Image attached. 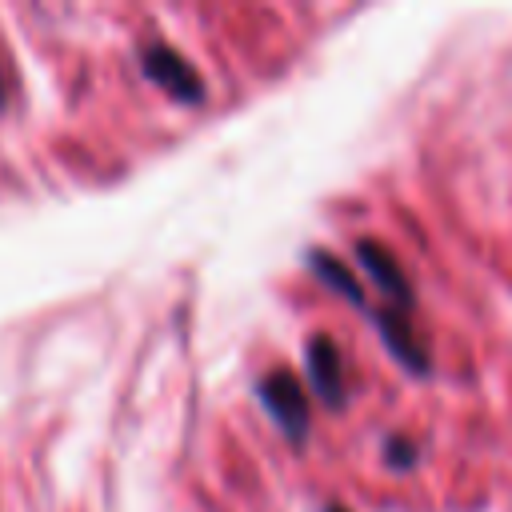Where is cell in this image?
I'll return each mask as SVG.
<instances>
[{"mask_svg": "<svg viewBox=\"0 0 512 512\" xmlns=\"http://www.w3.org/2000/svg\"><path fill=\"white\" fill-rule=\"evenodd\" d=\"M140 68H144L148 80H156V84H160L168 96H176V100L196 104V100L204 96V84H200V76L192 72V64H188L176 48H168V44H148V48L140 52Z\"/></svg>", "mask_w": 512, "mask_h": 512, "instance_id": "obj_1", "label": "cell"}, {"mask_svg": "<svg viewBox=\"0 0 512 512\" xmlns=\"http://www.w3.org/2000/svg\"><path fill=\"white\" fill-rule=\"evenodd\" d=\"M260 400L264 408L276 416V424L292 436H304L308 428V396H304V384L292 376V372H268L260 380Z\"/></svg>", "mask_w": 512, "mask_h": 512, "instance_id": "obj_2", "label": "cell"}, {"mask_svg": "<svg viewBox=\"0 0 512 512\" xmlns=\"http://www.w3.org/2000/svg\"><path fill=\"white\" fill-rule=\"evenodd\" d=\"M356 252H360V264H364V272L376 280V288L380 292H388L396 304H412V288H408V276H404V268L396 264V256L384 248V244H376V240H360L356 244Z\"/></svg>", "mask_w": 512, "mask_h": 512, "instance_id": "obj_3", "label": "cell"}, {"mask_svg": "<svg viewBox=\"0 0 512 512\" xmlns=\"http://www.w3.org/2000/svg\"><path fill=\"white\" fill-rule=\"evenodd\" d=\"M308 376H312L316 392L328 404L344 400V364H340V352H336L332 336H312L308 340Z\"/></svg>", "mask_w": 512, "mask_h": 512, "instance_id": "obj_4", "label": "cell"}, {"mask_svg": "<svg viewBox=\"0 0 512 512\" xmlns=\"http://www.w3.org/2000/svg\"><path fill=\"white\" fill-rule=\"evenodd\" d=\"M376 324H380V332H384V340H388V348H392L396 360H404L412 372H424V368H428V356H424L420 340L412 336V328H408L396 312H380Z\"/></svg>", "mask_w": 512, "mask_h": 512, "instance_id": "obj_5", "label": "cell"}, {"mask_svg": "<svg viewBox=\"0 0 512 512\" xmlns=\"http://www.w3.org/2000/svg\"><path fill=\"white\" fill-rule=\"evenodd\" d=\"M312 268H316V272H320V276H324V280H328V284H332L340 296H348L352 304H364V292H360V284L348 276V268H344L340 260H332L328 252H312Z\"/></svg>", "mask_w": 512, "mask_h": 512, "instance_id": "obj_6", "label": "cell"}, {"mask_svg": "<svg viewBox=\"0 0 512 512\" xmlns=\"http://www.w3.org/2000/svg\"><path fill=\"white\" fill-rule=\"evenodd\" d=\"M408 448H412L408 440H392V444H388V460H392V464H412V452H408Z\"/></svg>", "mask_w": 512, "mask_h": 512, "instance_id": "obj_7", "label": "cell"}, {"mask_svg": "<svg viewBox=\"0 0 512 512\" xmlns=\"http://www.w3.org/2000/svg\"><path fill=\"white\" fill-rule=\"evenodd\" d=\"M0 108H4V80H0Z\"/></svg>", "mask_w": 512, "mask_h": 512, "instance_id": "obj_8", "label": "cell"}, {"mask_svg": "<svg viewBox=\"0 0 512 512\" xmlns=\"http://www.w3.org/2000/svg\"><path fill=\"white\" fill-rule=\"evenodd\" d=\"M332 512H340V508H332Z\"/></svg>", "mask_w": 512, "mask_h": 512, "instance_id": "obj_9", "label": "cell"}]
</instances>
